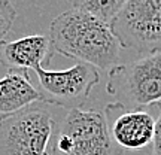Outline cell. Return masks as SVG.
<instances>
[{"instance_id":"7a4b0ae2","label":"cell","mask_w":161,"mask_h":155,"mask_svg":"<svg viewBox=\"0 0 161 155\" xmlns=\"http://www.w3.org/2000/svg\"><path fill=\"white\" fill-rule=\"evenodd\" d=\"M106 90L127 109H142L161 102V51L149 52L108 72Z\"/></svg>"},{"instance_id":"ba28073f","label":"cell","mask_w":161,"mask_h":155,"mask_svg":"<svg viewBox=\"0 0 161 155\" xmlns=\"http://www.w3.org/2000/svg\"><path fill=\"white\" fill-rule=\"evenodd\" d=\"M51 58V42L45 35H31L11 42H0V64L9 72L36 70L49 63Z\"/></svg>"},{"instance_id":"30bf717a","label":"cell","mask_w":161,"mask_h":155,"mask_svg":"<svg viewBox=\"0 0 161 155\" xmlns=\"http://www.w3.org/2000/svg\"><path fill=\"white\" fill-rule=\"evenodd\" d=\"M125 0H75L72 9L84 12L102 23L110 25L118 12L122 9Z\"/></svg>"},{"instance_id":"277c9868","label":"cell","mask_w":161,"mask_h":155,"mask_svg":"<svg viewBox=\"0 0 161 155\" xmlns=\"http://www.w3.org/2000/svg\"><path fill=\"white\" fill-rule=\"evenodd\" d=\"M52 155H110V137L103 112L69 110L52 143Z\"/></svg>"},{"instance_id":"3957f363","label":"cell","mask_w":161,"mask_h":155,"mask_svg":"<svg viewBox=\"0 0 161 155\" xmlns=\"http://www.w3.org/2000/svg\"><path fill=\"white\" fill-rule=\"evenodd\" d=\"M54 131L49 110L27 108L0 122V155H51Z\"/></svg>"},{"instance_id":"8fae6325","label":"cell","mask_w":161,"mask_h":155,"mask_svg":"<svg viewBox=\"0 0 161 155\" xmlns=\"http://www.w3.org/2000/svg\"><path fill=\"white\" fill-rule=\"evenodd\" d=\"M15 18H17L15 6L9 0H0V42L5 40V36L12 29Z\"/></svg>"},{"instance_id":"52a82bcc","label":"cell","mask_w":161,"mask_h":155,"mask_svg":"<svg viewBox=\"0 0 161 155\" xmlns=\"http://www.w3.org/2000/svg\"><path fill=\"white\" fill-rule=\"evenodd\" d=\"M109 137L121 148L142 149L152 142L155 118L142 109H127L122 104L109 103L104 108Z\"/></svg>"},{"instance_id":"9c48e42d","label":"cell","mask_w":161,"mask_h":155,"mask_svg":"<svg viewBox=\"0 0 161 155\" xmlns=\"http://www.w3.org/2000/svg\"><path fill=\"white\" fill-rule=\"evenodd\" d=\"M40 100L27 72H9L0 79V122Z\"/></svg>"},{"instance_id":"7c38bea8","label":"cell","mask_w":161,"mask_h":155,"mask_svg":"<svg viewBox=\"0 0 161 155\" xmlns=\"http://www.w3.org/2000/svg\"><path fill=\"white\" fill-rule=\"evenodd\" d=\"M158 108V113L155 118V125H154V136H152V151L151 155H161V102L155 104Z\"/></svg>"},{"instance_id":"6da1fadb","label":"cell","mask_w":161,"mask_h":155,"mask_svg":"<svg viewBox=\"0 0 161 155\" xmlns=\"http://www.w3.org/2000/svg\"><path fill=\"white\" fill-rule=\"evenodd\" d=\"M52 52H58L97 70L118 66L121 46L108 24L76 9H70L52 19L49 36Z\"/></svg>"},{"instance_id":"8992f818","label":"cell","mask_w":161,"mask_h":155,"mask_svg":"<svg viewBox=\"0 0 161 155\" xmlns=\"http://www.w3.org/2000/svg\"><path fill=\"white\" fill-rule=\"evenodd\" d=\"M36 75L39 79L40 102L69 110L79 109L84 106L90 92L100 80V73L90 64L76 63L66 70H46L37 67Z\"/></svg>"},{"instance_id":"5b68a950","label":"cell","mask_w":161,"mask_h":155,"mask_svg":"<svg viewBox=\"0 0 161 155\" xmlns=\"http://www.w3.org/2000/svg\"><path fill=\"white\" fill-rule=\"evenodd\" d=\"M109 27L121 48L161 51V0H125Z\"/></svg>"}]
</instances>
